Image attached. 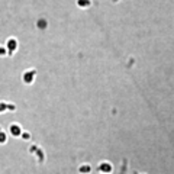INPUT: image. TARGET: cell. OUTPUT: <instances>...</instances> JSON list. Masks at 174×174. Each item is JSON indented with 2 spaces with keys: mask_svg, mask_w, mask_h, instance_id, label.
Masks as SVG:
<instances>
[{
  "mask_svg": "<svg viewBox=\"0 0 174 174\" xmlns=\"http://www.w3.org/2000/svg\"><path fill=\"white\" fill-rule=\"evenodd\" d=\"M7 112H16V104L7 103Z\"/></svg>",
  "mask_w": 174,
  "mask_h": 174,
  "instance_id": "cell-13",
  "label": "cell"
},
{
  "mask_svg": "<svg viewBox=\"0 0 174 174\" xmlns=\"http://www.w3.org/2000/svg\"><path fill=\"white\" fill-rule=\"evenodd\" d=\"M4 144H7V134L4 131H1L0 132V145H4Z\"/></svg>",
  "mask_w": 174,
  "mask_h": 174,
  "instance_id": "cell-8",
  "label": "cell"
},
{
  "mask_svg": "<svg viewBox=\"0 0 174 174\" xmlns=\"http://www.w3.org/2000/svg\"><path fill=\"white\" fill-rule=\"evenodd\" d=\"M20 138L23 139V141H29V139L32 138V135H31L28 131H23V134H22V137H20Z\"/></svg>",
  "mask_w": 174,
  "mask_h": 174,
  "instance_id": "cell-11",
  "label": "cell"
},
{
  "mask_svg": "<svg viewBox=\"0 0 174 174\" xmlns=\"http://www.w3.org/2000/svg\"><path fill=\"white\" fill-rule=\"evenodd\" d=\"M4 45H6V48H7V51H9V55H13V54L17 51V48H19V41H17L15 36H10V38L6 39Z\"/></svg>",
  "mask_w": 174,
  "mask_h": 174,
  "instance_id": "cell-3",
  "label": "cell"
},
{
  "mask_svg": "<svg viewBox=\"0 0 174 174\" xmlns=\"http://www.w3.org/2000/svg\"><path fill=\"white\" fill-rule=\"evenodd\" d=\"M36 26H38L39 29H42V31H44V29H47V26H48V22H47L44 17H41V19H38V20H36Z\"/></svg>",
  "mask_w": 174,
  "mask_h": 174,
  "instance_id": "cell-5",
  "label": "cell"
},
{
  "mask_svg": "<svg viewBox=\"0 0 174 174\" xmlns=\"http://www.w3.org/2000/svg\"><path fill=\"white\" fill-rule=\"evenodd\" d=\"M1 131H3V129H1V126H0V132H1Z\"/></svg>",
  "mask_w": 174,
  "mask_h": 174,
  "instance_id": "cell-15",
  "label": "cell"
},
{
  "mask_svg": "<svg viewBox=\"0 0 174 174\" xmlns=\"http://www.w3.org/2000/svg\"><path fill=\"white\" fill-rule=\"evenodd\" d=\"M6 55H9V51H7L6 45H1V44H0V58H3V57H6Z\"/></svg>",
  "mask_w": 174,
  "mask_h": 174,
  "instance_id": "cell-9",
  "label": "cell"
},
{
  "mask_svg": "<svg viewBox=\"0 0 174 174\" xmlns=\"http://www.w3.org/2000/svg\"><path fill=\"white\" fill-rule=\"evenodd\" d=\"M7 134H9L10 137H13V138H20L22 134H23V129H22V126H20L17 122H12V123L9 125Z\"/></svg>",
  "mask_w": 174,
  "mask_h": 174,
  "instance_id": "cell-2",
  "label": "cell"
},
{
  "mask_svg": "<svg viewBox=\"0 0 174 174\" xmlns=\"http://www.w3.org/2000/svg\"><path fill=\"white\" fill-rule=\"evenodd\" d=\"M90 170H91V168H90V165H88V164H83V165H80V167H78V173H80V174H88V173H90Z\"/></svg>",
  "mask_w": 174,
  "mask_h": 174,
  "instance_id": "cell-7",
  "label": "cell"
},
{
  "mask_svg": "<svg viewBox=\"0 0 174 174\" xmlns=\"http://www.w3.org/2000/svg\"><path fill=\"white\" fill-rule=\"evenodd\" d=\"M99 168H100V171H103V173H110V171H112V165H110L109 162H102V164L99 165Z\"/></svg>",
  "mask_w": 174,
  "mask_h": 174,
  "instance_id": "cell-6",
  "label": "cell"
},
{
  "mask_svg": "<svg viewBox=\"0 0 174 174\" xmlns=\"http://www.w3.org/2000/svg\"><path fill=\"white\" fill-rule=\"evenodd\" d=\"M38 150H39V147H38V145H32V147L29 148V152H31V154H35Z\"/></svg>",
  "mask_w": 174,
  "mask_h": 174,
  "instance_id": "cell-14",
  "label": "cell"
},
{
  "mask_svg": "<svg viewBox=\"0 0 174 174\" xmlns=\"http://www.w3.org/2000/svg\"><path fill=\"white\" fill-rule=\"evenodd\" d=\"M35 77H36V70L35 68L25 70L23 74H22V81H23V84L31 86V84L35 81Z\"/></svg>",
  "mask_w": 174,
  "mask_h": 174,
  "instance_id": "cell-1",
  "label": "cell"
},
{
  "mask_svg": "<svg viewBox=\"0 0 174 174\" xmlns=\"http://www.w3.org/2000/svg\"><path fill=\"white\" fill-rule=\"evenodd\" d=\"M36 157H38V161H39V162H42V161H44V151H42L41 148L36 151Z\"/></svg>",
  "mask_w": 174,
  "mask_h": 174,
  "instance_id": "cell-10",
  "label": "cell"
},
{
  "mask_svg": "<svg viewBox=\"0 0 174 174\" xmlns=\"http://www.w3.org/2000/svg\"><path fill=\"white\" fill-rule=\"evenodd\" d=\"M6 110H7V103L6 102H0V113H3Z\"/></svg>",
  "mask_w": 174,
  "mask_h": 174,
  "instance_id": "cell-12",
  "label": "cell"
},
{
  "mask_svg": "<svg viewBox=\"0 0 174 174\" xmlns=\"http://www.w3.org/2000/svg\"><path fill=\"white\" fill-rule=\"evenodd\" d=\"M75 3L80 9H88L91 6V0H77Z\"/></svg>",
  "mask_w": 174,
  "mask_h": 174,
  "instance_id": "cell-4",
  "label": "cell"
}]
</instances>
